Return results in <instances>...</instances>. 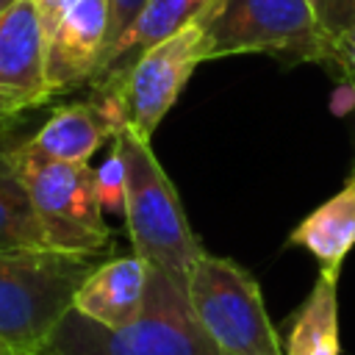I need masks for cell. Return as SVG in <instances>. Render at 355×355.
I'll list each match as a JSON object with an SVG mask.
<instances>
[{
	"instance_id": "12",
	"label": "cell",
	"mask_w": 355,
	"mask_h": 355,
	"mask_svg": "<svg viewBox=\"0 0 355 355\" xmlns=\"http://www.w3.org/2000/svg\"><path fill=\"white\" fill-rule=\"evenodd\" d=\"M214 0H147L133 25L108 47L103 69L92 86L116 80L147 47L158 44L161 39L200 22Z\"/></svg>"
},
{
	"instance_id": "20",
	"label": "cell",
	"mask_w": 355,
	"mask_h": 355,
	"mask_svg": "<svg viewBox=\"0 0 355 355\" xmlns=\"http://www.w3.org/2000/svg\"><path fill=\"white\" fill-rule=\"evenodd\" d=\"M28 111H33V108H28L22 100H17V97L0 92V139H3L6 133H11V130L17 128V122H19Z\"/></svg>"
},
{
	"instance_id": "11",
	"label": "cell",
	"mask_w": 355,
	"mask_h": 355,
	"mask_svg": "<svg viewBox=\"0 0 355 355\" xmlns=\"http://www.w3.org/2000/svg\"><path fill=\"white\" fill-rule=\"evenodd\" d=\"M288 247L311 252L322 275H341L344 258L355 247V166L333 197L300 219V225L288 233Z\"/></svg>"
},
{
	"instance_id": "22",
	"label": "cell",
	"mask_w": 355,
	"mask_h": 355,
	"mask_svg": "<svg viewBox=\"0 0 355 355\" xmlns=\"http://www.w3.org/2000/svg\"><path fill=\"white\" fill-rule=\"evenodd\" d=\"M0 355H22V352H17L14 347H8V344L0 338Z\"/></svg>"
},
{
	"instance_id": "18",
	"label": "cell",
	"mask_w": 355,
	"mask_h": 355,
	"mask_svg": "<svg viewBox=\"0 0 355 355\" xmlns=\"http://www.w3.org/2000/svg\"><path fill=\"white\" fill-rule=\"evenodd\" d=\"M324 69L336 72L341 83L355 92V25L330 42V61Z\"/></svg>"
},
{
	"instance_id": "10",
	"label": "cell",
	"mask_w": 355,
	"mask_h": 355,
	"mask_svg": "<svg viewBox=\"0 0 355 355\" xmlns=\"http://www.w3.org/2000/svg\"><path fill=\"white\" fill-rule=\"evenodd\" d=\"M147 280L150 263L136 252L100 261L75 291L72 308L103 327H125L144 308Z\"/></svg>"
},
{
	"instance_id": "2",
	"label": "cell",
	"mask_w": 355,
	"mask_h": 355,
	"mask_svg": "<svg viewBox=\"0 0 355 355\" xmlns=\"http://www.w3.org/2000/svg\"><path fill=\"white\" fill-rule=\"evenodd\" d=\"M111 144L119 150L128 169L125 225L133 252L186 286L197 258L205 250L186 219L175 183L158 164L150 141L130 125H122Z\"/></svg>"
},
{
	"instance_id": "7",
	"label": "cell",
	"mask_w": 355,
	"mask_h": 355,
	"mask_svg": "<svg viewBox=\"0 0 355 355\" xmlns=\"http://www.w3.org/2000/svg\"><path fill=\"white\" fill-rule=\"evenodd\" d=\"M202 64V28L200 22L161 39L147 47L116 80L89 86V89H114L125 125H130L147 141L153 139L161 119L172 111L183 86Z\"/></svg>"
},
{
	"instance_id": "14",
	"label": "cell",
	"mask_w": 355,
	"mask_h": 355,
	"mask_svg": "<svg viewBox=\"0 0 355 355\" xmlns=\"http://www.w3.org/2000/svg\"><path fill=\"white\" fill-rule=\"evenodd\" d=\"M283 355H341L338 336V277L322 275L297 308Z\"/></svg>"
},
{
	"instance_id": "9",
	"label": "cell",
	"mask_w": 355,
	"mask_h": 355,
	"mask_svg": "<svg viewBox=\"0 0 355 355\" xmlns=\"http://www.w3.org/2000/svg\"><path fill=\"white\" fill-rule=\"evenodd\" d=\"M47 31L33 0H17L0 17V92L22 100L28 108L44 105L47 89Z\"/></svg>"
},
{
	"instance_id": "3",
	"label": "cell",
	"mask_w": 355,
	"mask_h": 355,
	"mask_svg": "<svg viewBox=\"0 0 355 355\" xmlns=\"http://www.w3.org/2000/svg\"><path fill=\"white\" fill-rule=\"evenodd\" d=\"M202 61L263 53L283 64L330 61L313 0H214L200 17Z\"/></svg>"
},
{
	"instance_id": "21",
	"label": "cell",
	"mask_w": 355,
	"mask_h": 355,
	"mask_svg": "<svg viewBox=\"0 0 355 355\" xmlns=\"http://www.w3.org/2000/svg\"><path fill=\"white\" fill-rule=\"evenodd\" d=\"M72 0H33V6L39 8V14H42V19H44V31L55 22V17L69 6Z\"/></svg>"
},
{
	"instance_id": "5",
	"label": "cell",
	"mask_w": 355,
	"mask_h": 355,
	"mask_svg": "<svg viewBox=\"0 0 355 355\" xmlns=\"http://www.w3.org/2000/svg\"><path fill=\"white\" fill-rule=\"evenodd\" d=\"M22 175L31 205L53 250L100 258L111 250V227L103 219L94 169L89 164H64L25 147H8Z\"/></svg>"
},
{
	"instance_id": "17",
	"label": "cell",
	"mask_w": 355,
	"mask_h": 355,
	"mask_svg": "<svg viewBox=\"0 0 355 355\" xmlns=\"http://www.w3.org/2000/svg\"><path fill=\"white\" fill-rule=\"evenodd\" d=\"M313 6L319 25L330 42L355 25V0H313Z\"/></svg>"
},
{
	"instance_id": "8",
	"label": "cell",
	"mask_w": 355,
	"mask_h": 355,
	"mask_svg": "<svg viewBox=\"0 0 355 355\" xmlns=\"http://www.w3.org/2000/svg\"><path fill=\"white\" fill-rule=\"evenodd\" d=\"M111 47L108 0H72L47 28V89L50 97L92 86Z\"/></svg>"
},
{
	"instance_id": "4",
	"label": "cell",
	"mask_w": 355,
	"mask_h": 355,
	"mask_svg": "<svg viewBox=\"0 0 355 355\" xmlns=\"http://www.w3.org/2000/svg\"><path fill=\"white\" fill-rule=\"evenodd\" d=\"M97 263L58 250H0V338L36 355Z\"/></svg>"
},
{
	"instance_id": "15",
	"label": "cell",
	"mask_w": 355,
	"mask_h": 355,
	"mask_svg": "<svg viewBox=\"0 0 355 355\" xmlns=\"http://www.w3.org/2000/svg\"><path fill=\"white\" fill-rule=\"evenodd\" d=\"M0 250H53L8 147H0Z\"/></svg>"
},
{
	"instance_id": "13",
	"label": "cell",
	"mask_w": 355,
	"mask_h": 355,
	"mask_svg": "<svg viewBox=\"0 0 355 355\" xmlns=\"http://www.w3.org/2000/svg\"><path fill=\"white\" fill-rule=\"evenodd\" d=\"M114 139V128L97 111L92 100H78L69 105H58L44 125L25 139V147L64 164H89L92 155Z\"/></svg>"
},
{
	"instance_id": "6",
	"label": "cell",
	"mask_w": 355,
	"mask_h": 355,
	"mask_svg": "<svg viewBox=\"0 0 355 355\" xmlns=\"http://www.w3.org/2000/svg\"><path fill=\"white\" fill-rule=\"evenodd\" d=\"M186 294L219 355H283L261 286L236 261L202 252L186 280Z\"/></svg>"
},
{
	"instance_id": "23",
	"label": "cell",
	"mask_w": 355,
	"mask_h": 355,
	"mask_svg": "<svg viewBox=\"0 0 355 355\" xmlns=\"http://www.w3.org/2000/svg\"><path fill=\"white\" fill-rule=\"evenodd\" d=\"M14 3H17V0H0V17H3V14H6V11L14 6Z\"/></svg>"
},
{
	"instance_id": "16",
	"label": "cell",
	"mask_w": 355,
	"mask_h": 355,
	"mask_svg": "<svg viewBox=\"0 0 355 355\" xmlns=\"http://www.w3.org/2000/svg\"><path fill=\"white\" fill-rule=\"evenodd\" d=\"M94 183H97V197L105 214L125 216V186H128V169L119 155V150L111 144V153L105 161L94 169Z\"/></svg>"
},
{
	"instance_id": "19",
	"label": "cell",
	"mask_w": 355,
	"mask_h": 355,
	"mask_svg": "<svg viewBox=\"0 0 355 355\" xmlns=\"http://www.w3.org/2000/svg\"><path fill=\"white\" fill-rule=\"evenodd\" d=\"M144 3L147 0H108V11H111V44L133 25V19L144 8Z\"/></svg>"
},
{
	"instance_id": "1",
	"label": "cell",
	"mask_w": 355,
	"mask_h": 355,
	"mask_svg": "<svg viewBox=\"0 0 355 355\" xmlns=\"http://www.w3.org/2000/svg\"><path fill=\"white\" fill-rule=\"evenodd\" d=\"M36 355H219L197 322L186 286L150 266L141 313L125 327L100 322L69 308Z\"/></svg>"
}]
</instances>
